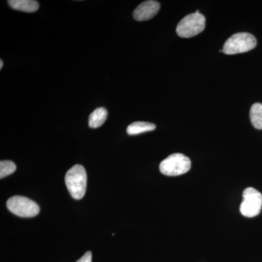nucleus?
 Wrapping results in <instances>:
<instances>
[{
	"mask_svg": "<svg viewBox=\"0 0 262 262\" xmlns=\"http://www.w3.org/2000/svg\"><path fill=\"white\" fill-rule=\"evenodd\" d=\"M65 182L71 196L80 200L84 196L87 187V173L81 165H75L67 172Z\"/></svg>",
	"mask_w": 262,
	"mask_h": 262,
	"instance_id": "f257e3e1",
	"label": "nucleus"
},
{
	"mask_svg": "<svg viewBox=\"0 0 262 262\" xmlns=\"http://www.w3.org/2000/svg\"><path fill=\"white\" fill-rule=\"evenodd\" d=\"M256 44L257 41L252 34L246 32L237 33L227 39L222 51L227 55L246 53L256 47Z\"/></svg>",
	"mask_w": 262,
	"mask_h": 262,
	"instance_id": "f03ea898",
	"label": "nucleus"
},
{
	"mask_svg": "<svg viewBox=\"0 0 262 262\" xmlns=\"http://www.w3.org/2000/svg\"><path fill=\"white\" fill-rule=\"evenodd\" d=\"M205 27L206 18L200 13L199 10H196L195 13L187 15L179 22L177 27V33L179 37L190 38L203 32Z\"/></svg>",
	"mask_w": 262,
	"mask_h": 262,
	"instance_id": "7ed1b4c3",
	"label": "nucleus"
},
{
	"mask_svg": "<svg viewBox=\"0 0 262 262\" xmlns=\"http://www.w3.org/2000/svg\"><path fill=\"white\" fill-rule=\"evenodd\" d=\"M191 168V161L189 158L180 153L170 155L163 160L160 165V170L168 177H177L187 173Z\"/></svg>",
	"mask_w": 262,
	"mask_h": 262,
	"instance_id": "20e7f679",
	"label": "nucleus"
},
{
	"mask_svg": "<svg viewBox=\"0 0 262 262\" xmlns=\"http://www.w3.org/2000/svg\"><path fill=\"white\" fill-rule=\"evenodd\" d=\"M8 210L23 218H32L39 214V207L35 202L23 196H13L7 202Z\"/></svg>",
	"mask_w": 262,
	"mask_h": 262,
	"instance_id": "39448f33",
	"label": "nucleus"
},
{
	"mask_svg": "<svg viewBox=\"0 0 262 262\" xmlns=\"http://www.w3.org/2000/svg\"><path fill=\"white\" fill-rule=\"evenodd\" d=\"M239 211L244 216L253 218L259 214L262 207V194L252 187L246 188L243 194Z\"/></svg>",
	"mask_w": 262,
	"mask_h": 262,
	"instance_id": "423d86ee",
	"label": "nucleus"
},
{
	"mask_svg": "<svg viewBox=\"0 0 262 262\" xmlns=\"http://www.w3.org/2000/svg\"><path fill=\"white\" fill-rule=\"evenodd\" d=\"M160 8L158 2L149 0L144 2L134 11V18L138 21H144L154 18Z\"/></svg>",
	"mask_w": 262,
	"mask_h": 262,
	"instance_id": "0eeeda50",
	"label": "nucleus"
},
{
	"mask_svg": "<svg viewBox=\"0 0 262 262\" xmlns=\"http://www.w3.org/2000/svg\"><path fill=\"white\" fill-rule=\"evenodd\" d=\"M8 4L13 9L27 13H34L39 7L38 2L34 0H10Z\"/></svg>",
	"mask_w": 262,
	"mask_h": 262,
	"instance_id": "6e6552de",
	"label": "nucleus"
},
{
	"mask_svg": "<svg viewBox=\"0 0 262 262\" xmlns=\"http://www.w3.org/2000/svg\"><path fill=\"white\" fill-rule=\"evenodd\" d=\"M108 116V112L106 108L99 107L95 110L89 116V123L91 128H97L106 121Z\"/></svg>",
	"mask_w": 262,
	"mask_h": 262,
	"instance_id": "1a4fd4ad",
	"label": "nucleus"
},
{
	"mask_svg": "<svg viewBox=\"0 0 262 262\" xmlns=\"http://www.w3.org/2000/svg\"><path fill=\"white\" fill-rule=\"evenodd\" d=\"M155 128L156 125L151 122H135L127 127V133L128 135H138L143 133L154 130Z\"/></svg>",
	"mask_w": 262,
	"mask_h": 262,
	"instance_id": "9d476101",
	"label": "nucleus"
},
{
	"mask_svg": "<svg viewBox=\"0 0 262 262\" xmlns=\"http://www.w3.org/2000/svg\"><path fill=\"white\" fill-rule=\"evenodd\" d=\"M250 118L251 123L255 128L262 130V104L261 103H254L250 111Z\"/></svg>",
	"mask_w": 262,
	"mask_h": 262,
	"instance_id": "9b49d317",
	"label": "nucleus"
},
{
	"mask_svg": "<svg viewBox=\"0 0 262 262\" xmlns=\"http://www.w3.org/2000/svg\"><path fill=\"white\" fill-rule=\"evenodd\" d=\"M16 165L10 160H2L0 162V179L5 178L14 173Z\"/></svg>",
	"mask_w": 262,
	"mask_h": 262,
	"instance_id": "f8f14e48",
	"label": "nucleus"
},
{
	"mask_svg": "<svg viewBox=\"0 0 262 262\" xmlns=\"http://www.w3.org/2000/svg\"><path fill=\"white\" fill-rule=\"evenodd\" d=\"M76 262H92V253L91 251H88Z\"/></svg>",
	"mask_w": 262,
	"mask_h": 262,
	"instance_id": "ddd939ff",
	"label": "nucleus"
},
{
	"mask_svg": "<svg viewBox=\"0 0 262 262\" xmlns=\"http://www.w3.org/2000/svg\"><path fill=\"white\" fill-rule=\"evenodd\" d=\"M3 60H0V70H2V69H3Z\"/></svg>",
	"mask_w": 262,
	"mask_h": 262,
	"instance_id": "4468645a",
	"label": "nucleus"
}]
</instances>
